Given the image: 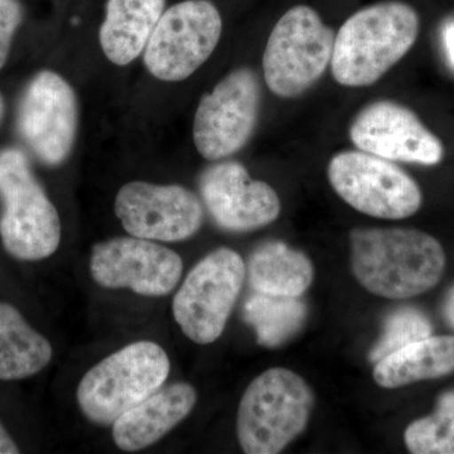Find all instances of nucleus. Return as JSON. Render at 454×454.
<instances>
[{
    "label": "nucleus",
    "instance_id": "obj_5",
    "mask_svg": "<svg viewBox=\"0 0 454 454\" xmlns=\"http://www.w3.org/2000/svg\"><path fill=\"white\" fill-rule=\"evenodd\" d=\"M0 238L4 249L14 258L28 262L55 254L61 243L59 212L20 149L0 151Z\"/></svg>",
    "mask_w": 454,
    "mask_h": 454
},
{
    "label": "nucleus",
    "instance_id": "obj_4",
    "mask_svg": "<svg viewBox=\"0 0 454 454\" xmlns=\"http://www.w3.org/2000/svg\"><path fill=\"white\" fill-rule=\"evenodd\" d=\"M168 355L153 340H138L104 358L77 387L80 411L90 422L109 426L163 387Z\"/></svg>",
    "mask_w": 454,
    "mask_h": 454
},
{
    "label": "nucleus",
    "instance_id": "obj_6",
    "mask_svg": "<svg viewBox=\"0 0 454 454\" xmlns=\"http://www.w3.org/2000/svg\"><path fill=\"white\" fill-rule=\"evenodd\" d=\"M334 33L309 5H295L280 17L269 35L262 70L277 97L294 98L324 76L333 59Z\"/></svg>",
    "mask_w": 454,
    "mask_h": 454
},
{
    "label": "nucleus",
    "instance_id": "obj_27",
    "mask_svg": "<svg viewBox=\"0 0 454 454\" xmlns=\"http://www.w3.org/2000/svg\"><path fill=\"white\" fill-rule=\"evenodd\" d=\"M443 316L447 324L454 330V286L447 293L443 303Z\"/></svg>",
    "mask_w": 454,
    "mask_h": 454
},
{
    "label": "nucleus",
    "instance_id": "obj_7",
    "mask_svg": "<svg viewBox=\"0 0 454 454\" xmlns=\"http://www.w3.org/2000/svg\"><path fill=\"white\" fill-rule=\"evenodd\" d=\"M245 277L244 260L234 250L220 247L205 256L173 298V316L182 333L199 345L219 339Z\"/></svg>",
    "mask_w": 454,
    "mask_h": 454
},
{
    "label": "nucleus",
    "instance_id": "obj_13",
    "mask_svg": "<svg viewBox=\"0 0 454 454\" xmlns=\"http://www.w3.org/2000/svg\"><path fill=\"white\" fill-rule=\"evenodd\" d=\"M115 214L128 234L164 243L187 240L203 223L199 197L178 184H124L116 195Z\"/></svg>",
    "mask_w": 454,
    "mask_h": 454
},
{
    "label": "nucleus",
    "instance_id": "obj_25",
    "mask_svg": "<svg viewBox=\"0 0 454 454\" xmlns=\"http://www.w3.org/2000/svg\"><path fill=\"white\" fill-rule=\"evenodd\" d=\"M442 37H443L444 49H446L448 59H450V65L454 67V20H450V22L444 26Z\"/></svg>",
    "mask_w": 454,
    "mask_h": 454
},
{
    "label": "nucleus",
    "instance_id": "obj_14",
    "mask_svg": "<svg viewBox=\"0 0 454 454\" xmlns=\"http://www.w3.org/2000/svg\"><path fill=\"white\" fill-rule=\"evenodd\" d=\"M348 134L358 151L391 162L435 166L443 160L444 148L438 137L417 114L395 101H373L363 107Z\"/></svg>",
    "mask_w": 454,
    "mask_h": 454
},
{
    "label": "nucleus",
    "instance_id": "obj_9",
    "mask_svg": "<svg viewBox=\"0 0 454 454\" xmlns=\"http://www.w3.org/2000/svg\"><path fill=\"white\" fill-rule=\"evenodd\" d=\"M223 35L219 9L208 0H184L164 12L145 50L155 79L184 82L210 59Z\"/></svg>",
    "mask_w": 454,
    "mask_h": 454
},
{
    "label": "nucleus",
    "instance_id": "obj_20",
    "mask_svg": "<svg viewBox=\"0 0 454 454\" xmlns=\"http://www.w3.org/2000/svg\"><path fill=\"white\" fill-rule=\"evenodd\" d=\"M52 358V346L33 330L13 306L0 303V380L13 381L42 372Z\"/></svg>",
    "mask_w": 454,
    "mask_h": 454
},
{
    "label": "nucleus",
    "instance_id": "obj_26",
    "mask_svg": "<svg viewBox=\"0 0 454 454\" xmlns=\"http://www.w3.org/2000/svg\"><path fill=\"white\" fill-rule=\"evenodd\" d=\"M16 453H20L17 444L14 443L13 439L8 434L7 430H5L2 422H0V454Z\"/></svg>",
    "mask_w": 454,
    "mask_h": 454
},
{
    "label": "nucleus",
    "instance_id": "obj_2",
    "mask_svg": "<svg viewBox=\"0 0 454 454\" xmlns=\"http://www.w3.org/2000/svg\"><path fill=\"white\" fill-rule=\"evenodd\" d=\"M417 11L384 2L352 14L334 35L331 70L346 88L373 85L411 50L419 35Z\"/></svg>",
    "mask_w": 454,
    "mask_h": 454
},
{
    "label": "nucleus",
    "instance_id": "obj_15",
    "mask_svg": "<svg viewBox=\"0 0 454 454\" xmlns=\"http://www.w3.org/2000/svg\"><path fill=\"white\" fill-rule=\"evenodd\" d=\"M200 190L212 219L227 231L247 232L267 226L282 208L276 190L250 177L238 162L208 167L200 179Z\"/></svg>",
    "mask_w": 454,
    "mask_h": 454
},
{
    "label": "nucleus",
    "instance_id": "obj_3",
    "mask_svg": "<svg viewBox=\"0 0 454 454\" xmlns=\"http://www.w3.org/2000/svg\"><path fill=\"white\" fill-rule=\"evenodd\" d=\"M315 405L307 381L274 367L250 382L239 405L236 433L247 454H277L306 429Z\"/></svg>",
    "mask_w": 454,
    "mask_h": 454
},
{
    "label": "nucleus",
    "instance_id": "obj_1",
    "mask_svg": "<svg viewBox=\"0 0 454 454\" xmlns=\"http://www.w3.org/2000/svg\"><path fill=\"white\" fill-rule=\"evenodd\" d=\"M352 273L361 286L389 300L434 288L446 268L437 239L415 229H354L349 234Z\"/></svg>",
    "mask_w": 454,
    "mask_h": 454
},
{
    "label": "nucleus",
    "instance_id": "obj_17",
    "mask_svg": "<svg viewBox=\"0 0 454 454\" xmlns=\"http://www.w3.org/2000/svg\"><path fill=\"white\" fill-rule=\"evenodd\" d=\"M166 0H107L98 40L114 65L138 59L164 13Z\"/></svg>",
    "mask_w": 454,
    "mask_h": 454
},
{
    "label": "nucleus",
    "instance_id": "obj_10",
    "mask_svg": "<svg viewBox=\"0 0 454 454\" xmlns=\"http://www.w3.org/2000/svg\"><path fill=\"white\" fill-rule=\"evenodd\" d=\"M262 91L250 68L232 71L200 101L193 142L207 160H220L243 149L258 122Z\"/></svg>",
    "mask_w": 454,
    "mask_h": 454
},
{
    "label": "nucleus",
    "instance_id": "obj_23",
    "mask_svg": "<svg viewBox=\"0 0 454 454\" xmlns=\"http://www.w3.org/2000/svg\"><path fill=\"white\" fill-rule=\"evenodd\" d=\"M432 324L422 310L405 307L391 313L385 321L380 340L370 351L369 360L376 364L397 349L432 334Z\"/></svg>",
    "mask_w": 454,
    "mask_h": 454
},
{
    "label": "nucleus",
    "instance_id": "obj_8",
    "mask_svg": "<svg viewBox=\"0 0 454 454\" xmlns=\"http://www.w3.org/2000/svg\"><path fill=\"white\" fill-rule=\"evenodd\" d=\"M328 181L348 205L367 216L402 220L422 206V191L391 160L363 151H343L328 163Z\"/></svg>",
    "mask_w": 454,
    "mask_h": 454
},
{
    "label": "nucleus",
    "instance_id": "obj_16",
    "mask_svg": "<svg viewBox=\"0 0 454 454\" xmlns=\"http://www.w3.org/2000/svg\"><path fill=\"white\" fill-rule=\"evenodd\" d=\"M197 393L187 382L162 387L113 423V439L124 452L157 443L195 408Z\"/></svg>",
    "mask_w": 454,
    "mask_h": 454
},
{
    "label": "nucleus",
    "instance_id": "obj_24",
    "mask_svg": "<svg viewBox=\"0 0 454 454\" xmlns=\"http://www.w3.org/2000/svg\"><path fill=\"white\" fill-rule=\"evenodd\" d=\"M22 20V5L17 0H0V70L7 64L12 41Z\"/></svg>",
    "mask_w": 454,
    "mask_h": 454
},
{
    "label": "nucleus",
    "instance_id": "obj_12",
    "mask_svg": "<svg viewBox=\"0 0 454 454\" xmlns=\"http://www.w3.org/2000/svg\"><path fill=\"white\" fill-rule=\"evenodd\" d=\"M90 273L103 288L164 297L177 286L184 262L177 253L154 241L115 238L92 247Z\"/></svg>",
    "mask_w": 454,
    "mask_h": 454
},
{
    "label": "nucleus",
    "instance_id": "obj_19",
    "mask_svg": "<svg viewBox=\"0 0 454 454\" xmlns=\"http://www.w3.org/2000/svg\"><path fill=\"white\" fill-rule=\"evenodd\" d=\"M247 269L254 291L273 297L300 298L315 277L310 260L282 241L259 247Z\"/></svg>",
    "mask_w": 454,
    "mask_h": 454
},
{
    "label": "nucleus",
    "instance_id": "obj_21",
    "mask_svg": "<svg viewBox=\"0 0 454 454\" xmlns=\"http://www.w3.org/2000/svg\"><path fill=\"white\" fill-rule=\"evenodd\" d=\"M244 318L255 331L259 345L279 348L300 333L307 318V307L298 298L255 292L245 301Z\"/></svg>",
    "mask_w": 454,
    "mask_h": 454
},
{
    "label": "nucleus",
    "instance_id": "obj_11",
    "mask_svg": "<svg viewBox=\"0 0 454 454\" xmlns=\"http://www.w3.org/2000/svg\"><path fill=\"white\" fill-rule=\"evenodd\" d=\"M18 130L33 154L47 166H59L73 151L79 106L73 86L61 74L44 70L32 77L20 98Z\"/></svg>",
    "mask_w": 454,
    "mask_h": 454
},
{
    "label": "nucleus",
    "instance_id": "obj_18",
    "mask_svg": "<svg viewBox=\"0 0 454 454\" xmlns=\"http://www.w3.org/2000/svg\"><path fill=\"white\" fill-rule=\"evenodd\" d=\"M452 372L454 337L429 336L397 349L376 363L373 380L385 389H396Z\"/></svg>",
    "mask_w": 454,
    "mask_h": 454
},
{
    "label": "nucleus",
    "instance_id": "obj_28",
    "mask_svg": "<svg viewBox=\"0 0 454 454\" xmlns=\"http://www.w3.org/2000/svg\"><path fill=\"white\" fill-rule=\"evenodd\" d=\"M3 116H4V101H3L2 95H0V121H2Z\"/></svg>",
    "mask_w": 454,
    "mask_h": 454
},
{
    "label": "nucleus",
    "instance_id": "obj_22",
    "mask_svg": "<svg viewBox=\"0 0 454 454\" xmlns=\"http://www.w3.org/2000/svg\"><path fill=\"white\" fill-rule=\"evenodd\" d=\"M404 441L414 454H454V390L439 396L434 413L406 428Z\"/></svg>",
    "mask_w": 454,
    "mask_h": 454
}]
</instances>
